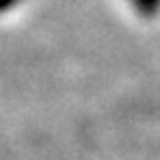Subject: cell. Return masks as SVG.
Returning <instances> with one entry per match:
<instances>
[{
  "label": "cell",
  "mask_w": 160,
  "mask_h": 160,
  "mask_svg": "<svg viewBox=\"0 0 160 160\" xmlns=\"http://www.w3.org/2000/svg\"><path fill=\"white\" fill-rule=\"evenodd\" d=\"M132 2L143 15H154L160 11V0H132Z\"/></svg>",
  "instance_id": "1"
},
{
  "label": "cell",
  "mask_w": 160,
  "mask_h": 160,
  "mask_svg": "<svg viewBox=\"0 0 160 160\" xmlns=\"http://www.w3.org/2000/svg\"><path fill=\"white\" fill-rule=\"evenodd\" d=\"M18 2H20V0H0V13H4V11L13 9Z\"/></svg>",
  "instance_id": "2"
}]
</instances>
